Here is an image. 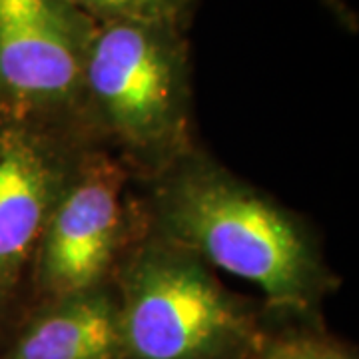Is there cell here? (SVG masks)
I'll return each instance as SVG.
<instances>
[{"mask_svg":"<svg viewBox=\"0 0 359 359\" xmlns=\"http://www.w3.org/2000/svg\"><path fill=\"white\" fill-rule=\"evenodd\" d=\"M154 219L160 238L257 285L280 311L306 313L332 287L306 226L205 156L186 152L160 172Z\"/></svg>","mask_w":359,"mask_h":359,"instance_id":"1","label":"cell"},{"mask_svg":"<svg viewBox=\"0 0 359 359\" xmlns=\"http://www.w3.org/2000/svg\"><path fill=\"white\" fill-rule=\"evenodd\" d=\"M184 32L166 25L98 22L84 72L82 110L158 172L190 152L192 66Z\"/></svg>","mask_w":359,"mask_h":359,"instance_id":"2","label":"cell"},{"mask_svg":"<svg viewBox=\"0 0 359 359\" xmlns=\"http://www.w3.org/2000/svg\"><path fill=\"white\" fill-rule=\"evenodd\" d=\"M118 287L124 359H250L264 341L244 299L160 236L126 259Z\"/></svg>","mask_w":359,"mask_h":359,"instance_id":"3","label":"cell"},{"mask_svg":"<svg viewBox=\"0 0 359 359\" xmlns=\"http://www.w3.org/2000/svg\"><path fill=\"white\" fill-rule=\"evenodd\" d=\"M96 20L72 0H0V106L48 122L82 110Z\"/></svg>","mask_w":359,"mask_h":359,"instance_id":"4","label":"cell"},{"mask_svg":"<svg viewBox=\"0 0 359 359\" xmlns=\"http://www.w3.org/2000/svg\"><path fill=\"white\" fill-rule=\"evenodd\" d=\"M126 172L104 154L78 156L34 257L44 299L108 285L124 231Z\"/></svg>","mask_w":359,"mask_h":359,"instance_id":"5","label":"cell"},{"mask_svg":"<svg viewBox=\"0 0 359 359\" xmlns=\"http://www.w3.org/2000/svg\"><path fill=\"white\" fill-rule=\"evenodd\" d=\"M46 128L13 116L0 124V299L14 294L34 262L78 160Z\"/></svg>","mask_w":359,"mask_h":359,"instance_id":"6","label":"cell"},{"mask_svg":"<svg viewBox=\"0 0 359 359\" xmlns=\"http://www.w3.org/2000/svg\"><path fill=\"white\" fill-rule=\"evenodd\" d=\"M2 359H124L118 297L102 285L46 299Z\"/></svg>","mask_w":359,"mask_h":359,"instance_id":"7","label":"cell"},{"mask_svg":"<svg viewBox=\"0 0 359 359\" xmlns=\"http://www.w3.org/2000/svg\"><path fill=\"white\" fill-rule=\"evenodd\" d=\"M96 22H144L186 30L200 0H72Z\"/></svg>","mask_w":359,"mask_h":359,"instance_id":"8","label":"cell"},{"mask_svg":"<svg viewBox=\"0 0 359 359\" xmlns=\"http://www.w3.org/2000/svg\"><path fill=\"white\" fill-rule=\"evenodd\" d=\"M250 359H358L351 349L320 334H290L262 341Z\"/></svg>","mask_w":359,"mask_h":359,"instance_id":"9","label":"cell"},{"mask_svg":"<svg viewBox=\"0 0 359 359\" xmlns=\"http://www.w3.org/2000/svg\"><path fill=\"white\" fill-rule=\"evenodd\" d=\"M323 2H325V4H327V6H330L332 11H334L337 18H341V20H346L347 25H351L353 16L349 14V11H347L346 6H344V4H341L339 0H323Z\"/></svg>","mask_w":359,"mask_h":359,"instance_id":"10","label":"cell"}]
</instances>
